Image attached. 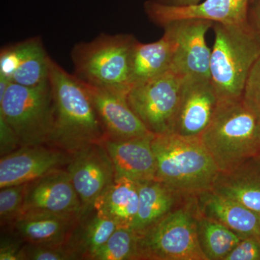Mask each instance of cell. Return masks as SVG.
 <instances>
[{
	"label": "cell",
	"instance_id": "cell-1",
	"mask_svg": "<svg viewBox=\"0 0 260 260\" xmlns=\"http://www.w3.org/2000/svg\"><path fill=\"white\" fill-rule=\"evenodd\" d=\"M49 81L54 102V126L49 143L73 154L102 143L105 132L85 85L51 59Z\"/></svg>",
	"mask_w": 260,
	"mask_h": 260
},
{
	"label": "cell",
	"instance_id": "cell-2",
	"mask_svg": "<svg viewBox=\"0 0 260 260\" xmlns=\"http://www.w3.org/2000/svg\"><path fill=\"white\" fill-rule=\"evenodd\" d=\"M151 145L155 180L187 196L211 190L220 171L200 138L154 135Z\"/></svg>",
	"mask_w": 260,
	"mask_h": 260
},
{
	"label": "cell",
	"instance_id": "cell-3",
	"mask_svg": "<svg viewBox=\"0 0 260 260\" xmlns=\"http://www.w3.org/2000/svg\"><path fill=\"white\" fill-rule=\"evenodd\" d=\"M200 138L220 172L260 154V124L242 98L220 101Z\"/></svg>",
	"mask_w": 260,
	"mask_h": 260
},
{
	"label": "cell",
	"instance_id": "cell-4",
	"mask_svg": "<svg viewBox=\"0 0 260 260\" xmlns=\"http://www.w3.org/2000/svg\"><path fill=\"white\" fill-rule=\"evenodd\" d=\"M215 40L210 56V76L220 101L242 98L251 68L260 57V42L248 21L213 23Z\"/></svg>",
	"mask_w": 260,
	"mask_h": 260
},
{
	"label": "cell",
	"instance_id": "cell-5",
	"mask_svg": "<svg viewBox=\"0 0 260 260\" xmlns=\"http://www.w3.org/2000/svg\"><path fill=\"white\" fill-rule=\"evenodd\" d=\"M137 39L129 34L102 32L71 51L75 76L82 83L126 95L130 84V59Z\"/></svg>",
	"mask_w": 260,
	"mask_h": 260
},
{
	"label": "cell",
	"instance_id": "cell-6",
	"mask_svg": "<svg viewBox=\"0 0 260 260\" xmlns=\"http://www.w3.org/2000/svg\"><path fill=\"white\" fill-rule=\"evenodd\" d=\"M197 195L138 234L137 259L208 260L198 237Z\"/></svg>",
	"mask_w": 260,
	"mask_h": 260
},
{
	"label": "cell",
	"instance_id": "cell-7",
	"mask_svg": "<svg viewBox=\"0 0 260 260\" xmlns=\"http://www.w3.org/2000/svg\"><path fill=\"white\" fill-rule=\"evenodd\" d=\"M0 115L18 135L22 147L49 143L54 126V102L49 80L37 86L10 83L0 95Z\"/></svg>",
	"mask_w": 260,
	"mask_h": 260
},
{
	"label": "cell",
	"instance_id": "cell-8",
	"mask_svg": "<svg viewBox=\"0 0 260 260\" xmlns=\"http://www.w3.org/2000/svg\"><path fill=\"white\" fill-rule=\"evenodd\" d=\"M184 80L179 73L169 70L129 88L126 101L150 133H172Z\"/></svg>",
	"mask_w": 260,
	"mask_h": 260
},
{
	"label": "cell",
	"instance_id": "cell-9",
	"mask_svg": "<svg viewBox=\"0 0 260 260\" xmlns=\"http://www.w3.org/2000/svg\"><path fill=\"white\" fill-rule=\"evenodd\" d=\"M213 22L200 19H184L164 25V34L173 47L171 70L184 78L210 79L211 49L206 34Z\"/></svg>",
	"mask_w": 260,
	"mask_h": 260
},
{
	"label": "cell",
	"instance_id": "cell-10",
	"mask_svg": "<svg viewBox=\"0 0 260 260\" xmlns=\"http://www.w3.org/2000/svg\"><path fill=\"white\" fill-rule=\"evenodd\" d=\"M71 155L66 170L81 203L82 218L93 210L95 200L114 180L115 171L102 143L84 147Z\"/></svg>",
	"mask_w": 260,
	"mask_h": 260
},
{
	"label": "cell",
	"instance_id": "cell-11",
	"mask_svg": "<svg viewBox=\"0 0 260 260\" xmlns=\"http://www.w3.org/2000/svg\"><path fill=\"white\" fill-rule=\"evenodd\" d=\"M220 102L210 79L184 78L172 133L200 138L213 119Z\"/></svg>",
	"mask_w": 260,
	"mask_h": 260
},
{
	"label": "cell",
	"instance_id": "cell-12",
	"mask_svg": "<svg viewBox=\"0 0 260 260\" xmlns=\"http://www.w3.org/2000/svg\"><path fill=\"white\" fill-rule=\"evenodd\" d=\"M71 154L44 145L21 147L1 157L0 188L27 184L68 166Z\"/></svg>",
	"mask_w": 260,
	"mask_h": 260
},
{
	"label": "cell",
	"instance_id": "cell-13",
	"mask_svg": "<svg viewBox=\"0 0 260 260\" xmlns=\"http://www.w3.org/2000/svg\"><path fill=\"white\" fill-rule=\"evenodd\" d=\"M249 0H205L186 7H172L154 1L145 3L149 18L164 27L167 23L184 19H200L213 23L242 24L246 23Z\"/></svg>",
	"mask_w": 260,
	"mask_h": 260
},
{
	"label": "cell",
	"instance_id": "cell-14",
	"mask_svg": "<svg viewBox=\"0 0 260 260\" xmlns=\"http://www.w3.org/2000/svg\"><path fill=\"white\" fill-rule=\"evenodd\" d=\"M28 210H42L80 219L81 203L67 170L56 169L28 183L23 213Z\"/></svg>",
	"mask_w": 260,
	"mask_h": 260
},
{
	"label": "cell",
	"instance_id": "cell-15",
	"mask_svg": "<svg viewBox=\"0 0 260 260\" xmlns=\"http://www.w3.org/2000/svg\"><path fill=\"white\" fill-rule=\"evenodd\" d=\"M51 59L41 38H30L1 49L0 75L10 83L37 86L49 80Z\"/></svg>",
	"mask_w": 260,
	"mask_h": 260
},
{
	"label": "cell",
	"instance_id": "cell-16",
	"mask_svg": "<svg viewBox=\"0 0 260 260\" xmlns=\"http://www.w3.org/2000/svg\"><path fill=\"white\" fill-rule=\"evenodd\" d=\"M83 84L102 122L106 138L124 140L153 135L129 107L126 95Z\"/></svg>",
	"mask_w": 260,
	"mask_h": 260
},
{
	"label": "cell",
	"instance_id": "cell-17",
	"mask_svg": "<svg viewBox=\"0 0 260 260\" xmlns=\"http://www.w3.org/2000/svg\"><path fill=\"white\" fill-rule=\"evenodd\" d=\"M153 136L124 140L106 138L102 142L114 165L115 178H129L138 182L155 180L156 162L151 145Z\"/></svg>",
	"mask_w": 260,
	"mask_h": 260
},
{
	"label": "cell",
	"instance_id": "cell-18",
	"mask_svg": "<svg viewBox=\"0 0 260 260\" xmlns=\"http://www.w3.org/2000/svg\"><path fill=\"white\" fill-rule=\"evenodd\" d=\"M200 214L223 224L242 238H260V214L209 190L197 195Z\"/></svg>",
	"mask_w": 260,
	"mask_h": 260
},
{
	"label": "cell",
	"instance_id": "cell-19",
	"mask_svg": "<svg viewBox=\"0 0 260 260\" xmlns=\"http://www.w3.org/2000/svg\"><path fill=\"white\" fill-rule=\"evenodd\" d=\"M211 190L260 214V154L219 172Z\"/></svg>",
	"mask_w": 260,
	"mask_h": 260
},
{
	"label": "cell",
	"instance_id": "cell-20",
	"mask_svg": "<svg viewBox=\"0 0 260 260\" xmlns=\"http://www.w3.org/2000/svg\"><path fill=\"white\" fill-rule=\"evenodd\" d=\"M79 218L42 210H28L13 222L15 230L31 244H62Z\"/></svg>",
	"mask_w": 260,
	"mask_h": 260
},
{
	"label": "cell",
	"instance_id": "cell-21",
	"mask_svg": "<svg viewBox=\"0 0 260 260\" xmlns=\"http://www.w3.org/2000/svg\"><path fill=\"white\" fill-rule=\"evenodd\" d=\"M139 208V182L126 177L114 178L94 203L93 209L118 227H133Z\"/></svg>",
	"mask_w": 260,
	"mask_h": 260
},
{
	"label": "cell",
	"instance_id": "cell-22",
	"mask_svg": "<svg viewBox=\"0 0 260 260\" xmlns=\"http://www.w3.org/2000/svg\"><path fill=\"white\" fill-rule=\"evenodd\" d=\"M186 197L159 181L139 182V208L132 229L136 232L145 230L175 209Z\"/></svg>",
	"mask_w": 260,
	"mask_h": 260
},
{
	"label": "cell",
	"instance_id": "cell-23",
	"mask_svg": "<svg viewBox=\"0 0 260 260\" xmlns=\"http://www.w3.org/2000/svg\"><path fill=\"white\" fill-rule=\"evenodd\" d=\"M117 227L93 209L78 220L65 246L76 259H92Z\"/></svg>",
	"mask_w": 260,
	"mask_h": 260
},
{
	"label": "cell",
	"instance_id": "cell-24",
	"mask_svg": "<svg viewBox=\"0 0 260 260\" xmlns=\"http://www.w3.org/2000/svg\"><path fill=\"white\" fill-rule=\"evenodd\" d=\"M172 56V44L165 34L157 42L148 44H143L137 40L130 59L131 86L171 70Z\"/></svg>",
	"mask_w": 260,
	"mask_h": 260
},
{
	"label": "cell",
	"instance_id": "cell-25",
	"mask_svg": "<svg viewBox=\"0 0 260 260\" xmlns=\"http://www.w3.org/2000/svg\"><path fill=\"white\" fill-rule=\"evenodd\" d=\"M200 246L208 260H224L242 237L229 228L199 213L198 221Z\"/></svg>",
	"mask_w": 260,
	"mask_h": 260
},
{
	"label": "cell",
	"instance_id": "cell-26",
	"mask_svg": "<svg viewBox=\"0 0 260 260\" xmlns=\"http://www.w3.org/2000/svg\"><path fill=\"white\" fill-rule=\"evenodd\" d=\"M138 233L128 227H117L93 260L137 259Z\"/></svg>",
	"mask_w": 260,
	"mask_h": 260
},
{
	"label": "cell",
	"instance_id": "cell-27",
	"mask_svg": "<svg viewBox=\"0 0 260 260\" xmlns=\"http://www.w3.org/2000/svg\"><path fill=\"white\" fill-rule=\"evenodd\" d=\"M28 184L0 188V218L2 223H13L23 213Z\"/></svg>",
	"mask_w": 260,
	"mask_h": 260
},
{
	"label": "cell",
	"instance_id": "cell-28",
	"mask_svg": "<svg viewBox=\"0 0 260 260\" xmlns=\"http://www.w3.org/2000/svg\"><path fill=\"white\" fill-rule=\"evenodd\" d=\"M25 259L70 260L76 259L64 243L62 244H31L23 246Z\"/></svg>",
	"mask_w": 260,
	"mask_h": 260
},
{
	"label": "cell",
	"instance_id": "cell-29",
	"mask_svg": "<svg viewBox=\"0 0 260 260\" xmlns=\"http://www.w3.org/2000/svg\"><path fill=\"white\" fill-rule=\"evenodd\" d=\"M242 98L246 107L256 116L260 124V57L251 68Z\"/></svg>",
	"mask_w": 260,
	"mask_h": 260
},
{
	"label": "cell",
	"instance_id": "cell-30",
	"mask_svg": "<svg viewBox=\"0 0 260 260\" xmlns=\"http://www.w3.org/2000/svg\"><path fill=\"white\" fill-rule=\"evenodd\" d=\"M224 260H260V242L256 237L242 238Z\"/></svg>",
	"mask_w": 260,
	"mask_h": 260
},
{
	"label": "cell",
	"instance_id": "cell-31",
	"mask_svg": "<svg viewBox=\"0 0 260 260\" xmlns=\"http://www.w3.org/2000/svg\"><path fill=\"white\" fill-rule=\"evenodd\" d=\"M18 135L5 118L0 115V154L1 157L21 148Z\"/></svg>",
	"mask_w": 260,
	"mask_h": 260
},
{
	"label": "cell",
	"instance_id": "cell-32",
	"mask_svg": "<svg viewBox=\"0 0 260 260\" xmlns=\"http://www.w3.org/2000/svg\"><path fill=\"white\" fill-rule=\"evenodd\" d=\"M23 246L20 243L10 239H2L0 246V260H24Z\"/></svg>",
	"mask_w": 260,
	"mask_h": 260
},
{
	"label": "cell",
	"instance_id": "cell-33",
	"mask_svg": "<svg viewBox=\"0 0 260 260\" xmlns=\"http://www.w3.org/2000/svg\"><path fill=\"white\" fill-rule=\"evenodd\" d=\"M250 4L251 6L249 7L248 11V23L255 32L260 42V0H254Z\"/></svg>",
	"mask_w": 260,
	"mask_h": 260
},
{
	"label": "cell",
	"instance_id": "cell-34",
	"mask_svg": "<svg viewBox=\"0 0 260 260\" xmlns=\"http://www.w3.org/2000/svg\"><path fill=\"white\" fill-rule=\"evenodd\" d=\"M160 4L172 7H186L198 4L202 0H154Z\"/></svg>",
	"mask_w": 260,
	"mask_h": 260
},
{
	"label": "cell",
	"instance_id": "cell-35",
	"mask_svg": "<svg viewBox=\"0 0 260 260\" xmlns=\"http://www.w3.org/2000/svg\"><path fill=\"white\" fill-rule=\"evenodd\" d=\"M254 0H249V4H250V3H253V2H254Z\"/></svg>",
	"mask_w": 260,
	"mask_h": 260
},
{
	"label": "cell",
	"instance_id": "cell-36",
	"mask_svg": "<svg viewBox=\"0 0 260 260\" xmlns=\"http://www.w3.org/2000/svg\"><path fill=\"white\" fill-rule=\"evenodd\" d=\"M258 239H259V242H260V238H258Z\"/></svg>",
	"mask_w": 260,
	"mask_h": 260
}]
</instances>
